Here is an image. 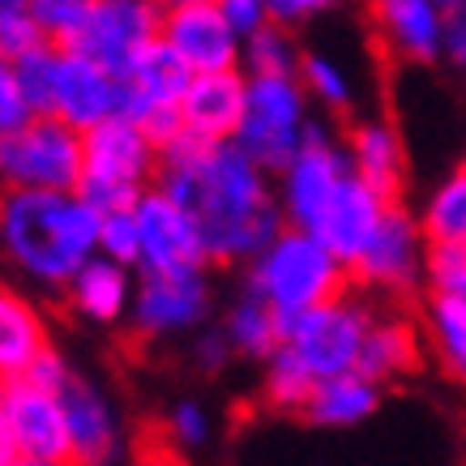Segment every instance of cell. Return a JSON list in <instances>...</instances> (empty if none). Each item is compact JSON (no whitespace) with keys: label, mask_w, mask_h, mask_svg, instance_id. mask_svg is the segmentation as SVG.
<instances>
[{"label":"cell","mask_w":466,"mask_h":466,"mask_svg":"<svg viewBox=\"0 0 466 466\" xmlns=\"http://www.w3.org/2000/svg\"><path fill=\"white\" fill-rule=\"evenodd\" d=\"M158 188L193 214L210 261L257 257L283 231V210L269 198L261 167L236 142H210L180 128L158 150Z\"/></svg>","instance_id":"1"},{"label":"cell","mask_w":466,"mask_h":466,"mask_svg":"<svg viewBox=\"0 0 466 466\" xmlns=\"http://www.w3.org/2000/svg\"><path fill=\"white\" fill-rule=\"evenodd\" d=\"M103 214L82 193L17 188L0 193V240L17 266L39 283H69L99 248Z\"/></svg>","instance_id":"2"},{"label":"cell","mask_w":466,"mask_h":466,"mask_svg":"<svg viewBox=\"0 0 466 466\" xmlns=\"http://www.w3.org/2000/svg\"><path fill=\"white\" fill-rule=\"evenodd\" d=\"M347 274L339 257L329 253L312 231H279L274 240L257 253L253 266V291L257 299H266L279 317L291 312H309L317 304H329L347 291Z\"/></svg>","instance_id":"3"},{"label":"cell","mask_w":466,"mask_h":466,"mask_svg":"<svg viewBox=\"0 0 466 466\" xmlns=\"http://www.w3.org/2000/svg\"><path fill=\"white\" fill-rule=\"evenodd\" d=\"M158 167V146L142 133L137 120L112 116L82 133V193L99 214L133 210L146 193L150 171Z\"/></svg>","instance_id":"4"},{"label":"cell","mask_w":466,"mask_h":466,"mask_svg":"<svg viewBox=\"0 0 466 466\" xmlns=\"http://www.w3.org/2000/svg\"><path fill=\"white\" fill-rule=\"evenodd\" d=\"M0 180L17 188L77 193L82 180V128L60 116H30L22 128L0 137Z\"/></svg>","instance_id":"5"},{"label":"cell","mask_w":466,"mask_h":466,"mask_svg":"<svg viewBox=\"0 0 466 466\" xmlns=\"http://www.w3.org/2000/svg\"><path fill=\"white\" fill-rule=\"evenodd\" d=\"M279 329H283L287 351L296 355L317 381H325V377H339V372H355L360 347H364L372 321H368V312L360 304L339 296L309 312L279 317Z\"/></svg>","instance_id":"6"},{"label":"cell","mask_w":466,"mask_h":466,"mask_svg":"<svg viewBox=\"0 0 466 466\" xmlns=\"http://www.w3.org/2000/svg\"><path fill=\"white\" fill-rule=\"evenodd\" d=\"M304 90L296 77H248V103H244V120L236 128V146L253 158L261 171L287 167V158L304 142Z\"/></svg>","instance_id":"7"},{"label":"cell","mask_w":466,"mask_h":466,"mask_svg":"<svg viewBox=\"0 0 466 466\" xmlns=\"http://www.w3.org/2000/svg\"><path fill=\"white\" fill-rule=\"evenodd\" d=\"M158 26H163L158 0H90L86 22L69 47L120 77L158 39Z\"/></svg>","instance_id":"8"},{"label":"cell","mask_w":466,"mask_h":466,"mask_svg":"<svg viewBox=\"0 0 466 466\" xmlns=\"http://www.w3.org/2000/svg\"><path fill=\"white\" fill-rule=\"evenodd\" d=\"M158 39L188 65L193 73L236 69L240 60V30L227 22L218 0H176L163 14Z\"/></svg>","instance_id":"9"},{"label":"cell","mask_w":466,"mask_h":466,"mask_svg":"<svg viewBox=\"0 0 466 466\" xmlns=\"http://www.w3.org/2000/svg\"><path fill=\"white\" fill-rule=\"evenodd\" d=\"M347 158L325 142V133L317 125L304 128V142L283 167V214L291 218V227L312 231L317 218L325 214V206L334 201L339 184L347 180Z\"/></svg>","instance_id":"10"},{"label":"cell","mask_w":466,"mask_h":466,"mask_svg":"<svg viewBox=\"0 0 466 466\" xmlns=\"http://www.w3.org/2000/svg\"><path fill=\"white\" fill-rule=\"evenodd\" d=\"M0 407L9 415L14 441L22 458H43V462H65L73 466L69 445V420H65V402L56 390L35 385L26 377L0 385Z\"/></svg>","instance_id":"11"},{"label":"cell","mask_w":466,"mask_h":466,"mask_svg":"<svg viewBox=\"0 0 466 466\" xmlns=\"http://www.w3.org/2000/svg\"><path fill=\"white\" fill-rule=\"evenodd\" d=\"M133 218H137V240H142V261L137 266L201 269L210 261L193 214L184 210L180 201H171L163 188H146L137 206H133Z\"/></svg>","instance_id":"12"},{"label":"cell","mask_w":466,"mask_h":466,"mask_svg":"<svg viewBox=\"0 0 466 466\" xmlns=\"http://www.w3.org/2000/svg\"><path fill=\"white\" fill-rule=\"evenodd\" d=\"M424 227L407 218V210L390 206L385 218L377 223L372 240L364 244V253L351 261V274L364 287L377 291H410L420 283V269H424Z\"/></svg>","instance_id":"13"},{"label":"cell","mask_w":466,"mask_h":466,"mask_svg":"<svg viewBox=\"0 0 466 466\" xmlns=\"http://www.w3.org/2000/svg\"><path fill=\"white\" fill-rule=\"evenodd\" d=\"M390 206H394V201L381 198V193H377L368 180H360L355 171H347V180L339 184L334 201H329V206H325V214L317 218L312 236H317L329 253L339 257L342 266L351 269V261L364 253V244L372 240V231H377V223L385 218V210H390Z\"/></svg>","instance_id":"14"},{"label":"cell","mask_w":466,"mask_h":466,"mask_svg":"<svg viewBox=\"0 0 466 466\" xmlns=\"http://www.w3.org/2000/svg\"><path fill=\"white\" fill-rule=\"evenodd\" d=\"M210 304L201 269H146L142 291H137V329L142 334H176L201 321V312Z\"/></svg>","instance_id":"15"},{"label":"cell","mask_w":466,"mask_h":466,"mask_svg":"<svg viewBox=\"0 0 466 466\" xmlns=\"http://www.w3.org/2000/svg\"><path fill=\"white\" fill-rule=\"evenodd\" d=\"M73 128H95L103 120L120 116V77L107 73L99 60L82 56L73 47H60V73H56V112Z\"/></svg>","instance_id":"16"},{"label":"cell","mask_w":466,"mask_h":466,"mask_svg":"<svg viewBox=\"0 0 466 466\" xmlns=\"http://www.w3.org/2000/svg\"><path fill=\"white\" fill-rule=\"evenodd\" d=\"M244 103H248V77L244 73H193L180 95V120L188 133H201L210 142H227V137H236V128L244 120Z\"/></svg>","instance_id":"17"},{"label":"cell","mask_w":466,"mask_h":466,"mask_svg":"<svg viewBox=\"0 0 466 466\" xmlns=\"http://www.w3.org/2000/svg\"><path fill=\"white\" fill-rule=\"evenodd\" d=\"M56 394L65 402V420H69L73 466H112V458L120 453V428H116L107 398L73 372H65Z\"/></svg>","instance_id":"18"},{"label":"cell","mask_w":466,"mask_h":466,"mask_svg":"<svg viewBox=\"0 0 466 466\" xmlns=\"http://www.w3.org/2000/svg\"><path fill=\"white\" fill-rule=\"evenodd\" d=\"M368 17L398 60H432L445 52V14L437 0H372Z\"/></svg>","instance_id":"19"},{"label":"cell","mask_w":466,"mask_h":466,"mask_svg":"<svg viewBox=\"0 0 466 466\" xmlns=\"http://www.w3.org/2000/svg\"><path fill=\"white\" fill-rule=\"evenodd\" d=\"M47 351V329L30 299L0 291V385L26 377V368Z\"/></svg>","instance_id":"20"},{"label":"cell","mask_w":466,"mask_h":466,"mask_svg":"<svg viewBox=\"0 0 466 466\" xmlns=\"http://www.w3.org/2000/svg\"><path fill=\"white\" fill-rule=\"evenodd\" d=\"M351 171L368 180L381 198L394 201L402 188V142L381 120H364L351 128Z\"/></svg>","instance_id":"21"},{"label":"cell","mask_w":466,"mask_h":466,"mask_svg":"<svg viewBox=\"0 0 466 466\" xmlns=\"http://www.w3.org/2000/svg\"><path fill=\"white\" fill-rule=\"evenodd\" d=\"M309 420L325 428H351L377 410V381H368L364 372H339L312 385Z\"/></svg>","instance_id":"22"},{"label":"cell","mask_w":466,"mask_h":466,"mask_svg":"<svg viewBox=\"0 0 466 466\" xmlns=\"http://www.w3.org/2000/svg\"><path fill=\"white\" fill-rule=\"evenodd\" d=\"M73 304L90 317V321H116L128 304V279L125 266H116L112 257H90L77 274L69 279Z\"/></svg>","instance_id":"23"},{"label":"cell","mask_w":466,"mask_h":466,"mask_svg":"<svg viewBox=\"0 0 466 466\" xmlns=\"http://www.w3.org/2000/svg\"><path fill=\"white\" fill-rule=\"evenodd\" d=\"M415 364H420V334H415V325L381 321L368 329L355 372H364L368 381H385V377H398V372H407Z\"/></svg>","instance_id":"24"},{"label":"cell","mask_w":466,"mask_h":466,"mask_svg":"<svg viewBox=\"0 0 466 466\" xmlns=\"http://www.w3.org/2000/svg\"><path fill=\"white\" fill-rule=\"evenodd\" d=\"M244 65H248V73L253 77H261V73H269V77H296L299 73V47L296 39L287 35L283 22H274L269 17L266 26H257L253 35H244V47H240Z\"/></svg>","instance_id":"25"},{"label":"cell","mask_w":466,"mask_h":466,"mask_svg":"<svg viewBox=\"0 0 466 466\" xmlns=\"http://www.w3.org/2000/svg\"><path fill=\"white\" fill-rule=\"evenodd\" d=\"M227 342L240 347L244 355H274L283 347V329H279V312L269 309L266 299H257L248 291L240 309H231V321H227Z\"/></svg>","instance_id":"26"},{"label":"cell","mask_w":466,"mask_h":466,"mask_svg":"<svg viewBox=\"0 0 466 466\" xmlns=\"http://www.w3.org/2000/svg\"><path fill=\"white\" fill-rule=\"evenodd\" d=\"M17 86L26 95L30 112L35 116H52L56 112V73H60V47L56 43H39L22 56H14Z\"/></svg>","instance_id":"27"},{"label":"cell","mask_w":466,"mask_h":466,"mask_svg":"<svg viewBox=\"0 0 466 466\" xmlns=\"http://www.w3.org/2000/svg\"><path fill=\"white\" fill-rule=\"evenodd\" d=\"M428 244H466V171L445 180L424 210Z\"/></svg>","instance_id":"28"},{"label":"cell","mask_w":466,"mask_h":466,"mask_svg":"<svg viewBox=\"0 0 466 466\" xmlns=\"http://www.w3.org/2000/svg\"><path fill=\"white\" fill-rule=\"evenodd\" d=\"M312 385H317V377H312L309 368L299 364L296 355L287 351V347H279V351L269 355V402L283 410H304L312 398Z\"/></svg>","instance_id":"29"},{"label":"cell","mask_w":466,"mask_h":466,"mask_svg":"<svg viewBox=\"0 0 466 466\" xmlns=\"http://www.w3.org/2000/svg\"><path fill=\"white\" fill-rule=\"evenodd\" d=\"M432 339H437L445 364L458 372L466 381V299H450V296H437L432 299Z\"/></svg>","instance_id":"30"},{"label":"cell","mask_w":466,"mask_h":466,"mask_svg":"<svg viewBox=\"0 0 466 466\" xmlns=\"http://www.w3.org/2000/svg\"><path fill=\"white\" fill-rule=\"evenodd\" d=\"M86 9H90V0H30L26 14L35 17V26L43 30L47 43L69 47L86 22Z\"/></svg>","instance_id":"31"},{"label":"cell","mask_w":466,"mask_h":466,"mask_svg":"<svg viewBox=\"0 0 466 466\" xmlns=\"http://www.w3.org/2000/svg\"><path fill=\"white\" fill-rule=\"evenodd\" d=\"M424 274L437 296L466 299V244H428Z\"/></svg>","instance_id":"32"},{"label":"cell","mask_w":466,"mask_h":466,"mask_svg":"<svg viewBox=\"0 0 466 466\" xmlns=\"http://www.w3.org/2000/svg\"><path fill=\"white\" fill-rule=\"evenodd\" d=\"M99 253L112 257L116 266H133L142 261V240H137V218L133 210H112L99 223Z\"/></svg>","instance_id":"33"},{"label":"cell","mask_w":466,"mask_h":466,"mask_svg":"<svg viewBox=\"0 0 466 466\" xmlns=\"http://www.w3.org/2000/svg\"><path fill=\"white\" fill-rule=\"evenodd\" d=\"M299 73H304V86H309L325 107H339V112L351 107V86H347V77H342V69L334 65V60L309 52V56L299 60Z\"/></svg>","instance_id":"34"},{"label":"cell","mask_w":466,"mask_h":466,"mask_svg":"<svg viewBox=\"0 0 466 466\" xmlns=\"http://www.w3.org/2000/svg\"><path fill=\"white\" fill-rule=\"evenodd\" d=\"M30 103L17 86V73H14V60L0 56V137H9L14 128H22L30 120Z\"/></svg>","instance_id":"35"},{"label":"cell","mask_w":466,"mask_h":466,"mask_svg":"<svg viewBox=\"0 0 466 466\" xmlns=\"http://www.w3.org/2000/svg\"><path fill=\"white\" fill-rule=\"evenodd\" d=\"M43 30L35 26V17L30 14H5L0 17V56H22V52H30V47H39Z\"/></svg>","instance_id":"36"},{"label":"cell","mask_w":466,"mask_h":466,"mask_svg":"<svg viewBox=\"0 0 466 466\" xmlns=\"http://www.w3.org/2000/svg\"><path fill=\"white\" fill-rule=\"evenodd\" d=\"M167 432H171V441H176V445H184V450H198V445H206V437H210V420H206V410H201L198 402H180V407L171 410Z\"/></svg>","instance_id":"37"},{"label":"cell","mask_w":466,"mask_h":466,"mask_svg":"<svg viewBox=\"0 0 466 466\" xmlns=\"http://www.w3.org/2000/svg\"><path fill=\"white\" fill-rule=\"evenodd\" d=\"M218 9L227 14V22H231V26L240 30V39L269 22V5H266V0H218Z\"/></svg>","instance_id":"38"},{"label":"cell","mask_w":466,"mask_h":466,"mask_svg":"<svg viewBox=\"0 0 466 466\" xmlns=\"http://www.w3.org/2000/svg\"><path fill=\"white\" fill-rule=\"evenodd\" d=\"M269 5V17L283 22V26H296V22H309V17L325 14L334 0H266Z\"/></svg>","instance_id":"39"},{"label":"cell","mask_w":466,"mask_h":466,"mask_svg":"<svg viewBox=\"0 0 466 466\" xmlns=\"http://www.w3.org/2000/svg\"><path fill=\"white\" fill-rule=\"evenodd\" d=\"M231 351H236V347L227 342V334H210V339L201 342V364H206V368H223Z\"/></svg>","instance_id":"40"},{"label":"cell","mask_w":466,"mask_h":466,"mask_svg":"<svg viewBox=\"0 0 466 466\" xmlns=\"http://www.w3.org/2000/svg\"><path fill=\"white\" fill-rule=\"evenodd\" d=\"M17 458H22V450H17V441H14L9 415H5V407H0V466H14Z\"/></svg>","instance_id":"41"},{"label":"cell","mask_w":466,"mask_h":466,"mask_svg":"<svg viewBox=\"0 0 466 466\" xmlns=\"http://www.w3.org/2000/svg\"><path fill=\"white\" fill-rule=\"evenodd\" d=\"M30 9V0H0V17L5 14H26Z\"/></svg>","instance_id":"42"},{"label":"cell","mask_w":466,"mask_h":466,"mask_svg":"<svg viewBox=\"0 0 466 466\" xmlns=\"http://www.w3.org/2000/svg\"><path fill=\"white\" fill-rule=\"evenodd\" d=\"M14 466H65V462H43V458H17Z\"/></svg>","instance_id":"43"},{"label":"cell","mask_w":466,"mask_h":466,"mask_svg":"<svg viewBox=\"0 0 466 466\" xmlns=\"http://www.w3.org/2000/svg\"><path fill=\"white\" fill-rule=\"evenodd\" d=\"M437 5H441V14H453V9H462L466 0H437Z\"/></svg>","instance_id":"44"},{"label":"cell","mask_w":466,"mask_h":466,"mask_svg":"<svg viewBox=\"0 0 466 466\" xmlns=\"http://www.w3.org/2000/svg\"><path fill=\"white\" fill-rule=\"evenodd\" d=\"M158 5H176V0H158Z\"/></svg>","instance_id":"45"},{"label":"cell","mask_w":466,"mask_h":466,"mask_svg":"<svg viewBox=\"0 0 466 466\" xmlns=\"http://www.w3.org/2000/svg\"><path fill=\"white\" fill-rule=\"evenodd\" d=\"M462 171H466V167H462Z\"/></svg>","instance_id":"46"}]
</instances>
